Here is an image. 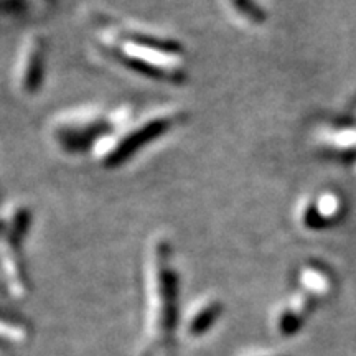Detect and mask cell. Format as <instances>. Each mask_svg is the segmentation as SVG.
<instances>
[{
	"label": "cell",
	"instance_id": "obj_1",
	"mask_svg": "<svg viewBox=\"0 0 356 356\" xmlns=\"http://www.w3.org/2000/svg\"><path fill=\"white\" fill-rule=\"evenodd\" d=\"M101 50L127 70L155 81L180 84L186 79L185 48L175 38L121 30L114 40H101Z\"/></svg>",
	"mask_w": 356,
	"mask_h": 356
},
{
	"label": "cell",
	"instance_id": "obj_2",
	"mask_svg": "<svg viewBox=\"0 0 356 356\" xmlns=\"http://www.w3.org/2000/svg\"><path fill=\"white\" fill-rule=\"evenodd\" d=\"M186 121L184 109L167 108L152 111L142 118H131L126 111H118V126L95 149V157L102 168L121 167L150 142Z\"/></svg>",
	"mask_w": 356,
	"mask_h": 356
},
{
	"label": "cell",
	"instance_id": "obj_3",
	"mask_svg": "<svg viewBox=\"0 0 356 356\" xmlns=\"http://www.w3.org/2000/svg\"><path fill=\"white\" fill-rule=\"evenodd\" d=\"M147 275L150 338L159 341V345H168L177 323L178 274L172 244L163 236L155 238L150 244Z\"/></svg>",
	"mask_w": 356,
	"mask_h": 356
},
{
	"label": "cell",
	"instance_id": "obj_4",
	"mask_svg": "<svg viewBox=\"0 0 356 356\" xmlns=\"http://www.w3.org/2000/svg\"><path fill=\"white\" fill-rule=\"evenodd\" d=\"M118 118L97 109H74L63 113L53 121L50 136L63 154L76 155L96 145L114 131Z\"/></svg>",
	"mask_w": 356,
	"mask_h": 356
},
{
	"label": "cell",
	"instance_id": "obj_5",
	"mask_svg": "<svg viewBox=\"0 0 356 356\" xmlns=\"http://www.w3.org/2000/svg\"><path fill=\"white\" fill-rule=\"evenodd\" d=\"M345 213L343 198L335 191H320L305 197L299 204L297 218L302 228L310 231L327 229L337 225Z\"/></svg>",
	"mask_w": 356,
	"mask_h": 356
},
{
	"label": "cell",
	"instance_id": "obj_6",
	"mask_svg": "<svg viewBox=\"0 0 356 356\" xmlns=\"http://www.w3.org/2000/svg\"><path fill=\"white\" fill-rule=\"evenodd\" d=\"M44 66H47L44 42L42 37L35 35L22 50L19 65H17V86H19L22 95H37L44 79Z\"/></svg>",
	"mask_w": 356,
	"mask_h": 356
},
{
	"label": "cell",
	"instance_id": "obj_7",
	"mask_svg": "<svg viewBox=\"0 0 356 356\" xmlns=\"http://www.w3.org/2000/svg\"><path fill=\"white\" fill-rule=\"evenodd\" d=\"M2 225V246L19 249L24 243L25 236L29 234L30 226H32V211L24 203H12L10 207L6 208Z\"/></svg>",
	"mask_w": 356,
	"mask_h": 356
},
{
	"label": "cell",
	"instance_id": "obj_8",
	"mask_svg": "<svg viewBox=\"0 0 356 356\" xmlns=\"http://www.w3.org/2000/svg\"><path fill=\"white\" fill-rule=\"evenodd\" d=\"M297 277H299V291L314 302H318L332 291V275L318 262H309L302 266Z\"/></svg>",
	"mask_w": 356,
	"mask_h": 356
},
{
	"label": "cell",
	"instance_id": "obj_9",
	"mask_svg": "<svg viewBox=\"0 0 356 356\" xmlns=\"http://www.w3.org/2000/svg\"><path fill=\"white\" fill-rule=\"evenodd\" d=\"M222 310V305L220 300L208 299L200 304L197 309L191 312V317L188 320V332L193 337L203 335L208 332V328L213 327Z\"/></svg>",
	"mask_w": 356,
	"mask_h": 356
},
{
	"label": "cell",
	"instance_id": "obj_10",
	"mask_svg": "<svg viewBox=\"0 0 356 356\" xmlns=\"http://www.w3.org/2000/svg\"><path fill=\"white\" fill-rule=\"evenodd\" d=\"M229 6L239 17L254 25H262L267 20V10L257 0H229Z\"/></svg>",
	"mask_w": 356,
	"mask_h": 356
}]
</instances>
